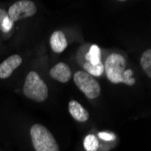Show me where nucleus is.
Returning a JSON list of instances; mask_svg holds the SVG:
<instances>
[{"instance_id": "3", "label": "nucleus", "mask_w": 151, "mask_h": 151, "mask_svg": "<svg viewBox=\"0 0 151 151\" xmlns=\"http://www.w3.org/2000/svg\"><path fill=\"white\" fill-rule=\"evenodd\" d=\"M107 78L112 83H123V75L126 71V61L121 54L111 53L107 57L104 64Z\"/></svg>"}, {"instance_id": "6", "label": "nucleus", "mask_w": 151, "mask_h": 151, "mask_svg": "<svg viewBox=\"0 0 151 151\" xmlns=\"http://www.w3.org/2000/svg\"><path fill=\"white\" fill-rule=\"evenodd\" d=\"M23 62V59L18 54L9 56L4 62L0 63V79H6L10 77L17 68H18Z\"/></svg>"}, {"instance_id": "5", "label": "nucleus", "mask_w": 151, "mask_h": 151, "mask_svg": "<svg viewBox=\"0 0 151 151\" xmlns=\"http://www.w3.org/2000/svg\"><path fill=\"white\" fill-rule=\"evenodd\" d=\"M37 12L35 4L30 0H20L14 3L8 9V17L10 20L15 23L21 19L33 17Z\"/></svg>"}, {"instance_id": "9", "label": "nucleus", "mask_w": 151, "mask_h": 151, "mask_svg": "<svg viewBox=\"0 0 151 151\" xmlns=\"http://www.w3.org/2000/svg\"><path fill=\"white\" fill-rule=\"evenodd\" d=\"M68 109L72 117L79 121V122H85L89 119V112L88 111L82 107L77 101H71L68 104Z\"/></svg>"}, {"instance_id": "8", "label": "nucleus", "mask_w": 151, "mask_h": 151, "mask_svg": "<svg viewBox=\"0 0 151 151\" xmlns=\"http://www.w3.org/2000/svg\"><path fill=\"white\" fill-rule=\"evenodd\" d=\"M50 45L54 52L56 53L63 52L67 48L68 45V42L64 33L62 31L53 32L50 38Z\"/></svg>"}, {"instance_id": "15", "label": "nucleus", "mask_w": 151, "mask_h": 151, "mask_svg": "<svg viewBox=\"0 0 151 151\" xmlns=\"http://www.w3.org/2000/svg\"><path fill=\"white\" fill-rule=\"evenodd\" d=\"M98 136L104 141H113L116 139V135L112 132H100Z\"/></svg>"}, {"instance_id": "4", "label": "nucleus", "mask_w": 151, "mask_h": 151, "mask_svg": "<svg viewBox=\"0 0 151 151\" xmlns=\"http://www.w3.org/2000/svg\"><path fill=\"white\" fill-rule=\"evenodd\" d=\"M76 86L82 91L88 99H96L101 94V86L95 78L86 72L78 71L73 75Z\"/></svg>"}, {"instance_id": "14", "label": "nucleus", "mask_w": 151, "mask_h": 151, "mask_svg": "<svg viewBox=\"0 0 151 151\" xmlns=\"http://www.w3.org/2000/svg\"><path fill=\"white\" fill-rule=\"evenodd\" d=\"M83 147L86 151H97L99 148V140L95 135H87L83 140Z\"/></svg>"}, {"instance_id": "10", "label": "nucleus", "mask_w": 151, "mask_h": 151, "mask_svg": "<svg viewBox=\"0 0 151 151\" xmlns=\"http://www.w3.org/2000/svg\"><path fill=\"white\" fill-rule=\"evenodd\" d=\"M101 52L100 47L97 45H92L90 47L89 52L86 53V62H88L91 64L96 65L101 62Z\"/></svg>"}, {"instance_id": "1", "label": "nucleus", "mask_w": 151, "mask_h": 151, "mask_svg": "<svg viewBox=\"0 0 151 151\" xmlns=\"http://www.w3.org/2000/svg\"><path fill=\"white\" fill-rule=\"evenodd\" d=\"M23 92L28 99L36 102H42L48 97V87L39 74L33 71L27 74L25 78Z\"/></svg>"}, {"instance_id": "7", "label": "nucleus", "mask_w": 151, "mask_h": 151, "mask_svg": "<svg viewBox=\"0 0 151 151\" xmlns=\"http://www.w3.org/2000/svg\"><path fill=\"white\" fill-rule=\"evenodd\" d=\"M50 75L54 80L62 83H65L72 78V71L70 67L64 63H58L50 70Z\"/></svg>"}, {"instance_id": "13", "label": "nucleus", "mask_w": 151, "mask_h": 151, "mask_svg": "<svg viewBox=\"0 0 151 151\" xmlns=\"http://www.w3.org/2000/svg\"><path fill=\"white\" fill-rule=\"evenodd\" d=\"M14 23L10 20L8 14L5 9H0V30L7 33L11 30Z\"/></svg>"}, {"instance_id": "2", "label": "nucleus", "mask_w": 151, "mask_h": 151, "mask_svg": "<svg viewBox=\"0 0 151 151\" xmlns=\"http://www.w3.org/2000/svg\"><path fill=\"white\" fill-rule=\"evenodd\" d=\"M30 135L35 151H60L54 137L45 126L35 124L30 129Z\"/></svg>"}, {"instance_id": "11", "label": "nucleus", "mask_w": 151, "mask_h": 151, "mask_svg": "<svg viewBox=\"0 0 151 151\" xmlns=\"http://www.w3.org/2000/svg\"><path fill=\"white\" fill-rule=\"evenodd\" d=\"M83 69L86 71L87 73H89L91 76L93 75L96 77H100L104 72V65L101 62L96 65H93V64L89 63L88 62H85L83 63Z\"/></svg>"}, {"instance_id": "12", "label": "nucleus", "mask_w": 151, "mask_h": 151, "mask_svg": "<svg viewBox=\"0 0 151 151\" xmlns=\"http://www.w3.org/2000/svg\"><path fill=\"white\" fill-rule=\"evenodd\" d=\"M140 64L142 69L148 78L151 77V49L145 51L140 57Z\"/></svg>"}]
</instances>
